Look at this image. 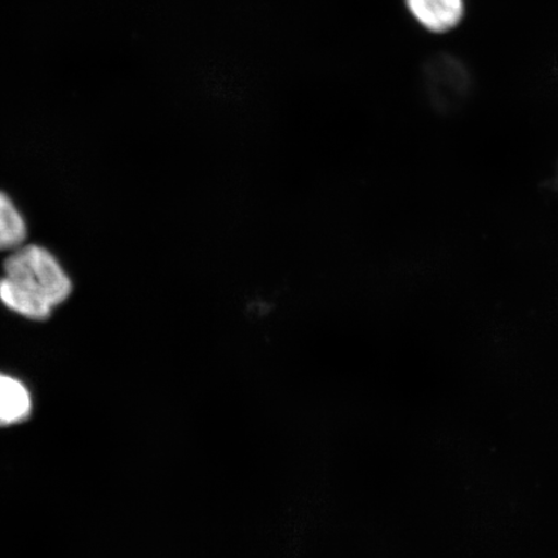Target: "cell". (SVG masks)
<instances>
[{
	"mask_svg": "<svg viewBox=\"0 0 558 558\" xmlns=\"http://www.w3.org/2000/svg\"><path fill=\"white\" fill-rule=\"evenodd\" d=\"M73 284L51 253L40 246L19 247L4 262L0 302L26 318L44 320L72 294Z\"/></svg>",
	"mask_w": 558,
	"mask_h": 558,
	"instance_id": "1",
	"label": "cell"
},
{
	"mask_svg": "<svg viewBox=\"0 0 558 558\" xmlns=\"http://www.w3.org/2000/svg\"><path fill=\"white\" fill-rule=\"evenodd\" d=\"M409 15L425 32L446 34L456 31L465 16V0H403Z\"/></svg>",
	"mask_w": 558,
	"mask_h": 558,
	"instance_id": "2",
	"label": "cell"
},
{
	"mask_svg": "<svg viewBox=\"0 0 558 558\" xmlns=\"http://www.w3.org/2000/svg\"><path fill=\"white\" fill-rule=\"evenodd\" d=\"M32 408V396L25 384L0 373V427L26 421Z\"/></svg>",
	"mask_w": 558,
	"mask_h": 558,
	"instance_id": "3",
	"label": "cell"
},
{
	"mask_svg": "<svg viewBox=\"0 0 558 558\" xmlns=\"http://www.w3.org/2000/svg\"><path fill=\"white\" fill-rule=\"evenodd\" d=\"M26 239L23 216L12 201L0 192V251L16 250Z\"/></svg>",
	"mask_w": 558,
	"mask_h": 558,
	"instance_id": "4",
	"label": "cell"
},
{
	"mask_svg": "<svg viewBox=\"0 0 558 558\" xmlns=\"http://www.w3.org/2000/svg\"><path fill=\"white\" fill-rule=\"evenodd\" d=\"M556 186L558 187V173H557V178H556Z\"/></svg>",
	"mask_w": 558,
	"mask_h": 558,
	"instance_id": "5",
	"label": "cell"
}]
</instances>
